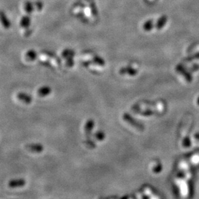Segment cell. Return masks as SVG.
Listing matches in <instances>:
<instances>
[{
  "label": "cell",
  "mask_w": 199,
  "mask_h": 199,
  "mask_svg": "<svg viewBox=\"0 0 199 199\" xmlns=\"http://www.w3.org/2000/svg\"><path fill=\"white\" fill-rule=\"evenodd\" d=\"M17 97L19 101L25 104H29L33 102V97L25 92H19L17 94Z\"/></svg>",
  "instance_id": "6da1fadb"
},
{
  "label": "cell",
  "mask_w": 199,
  "mask_h": 199,
  "mask_svg": "<svg viewBox=\"0 0 199 199\" xmlns=\"http://www.w3.org/2000/svg\"><path fill=\"white\" fill-rule=\"evenodd\" d=\"M25 184H26V181L23 178L13 179V180H11L8 182V186L12 188L23 187Z\"/></svg>",
  "instance_id": "7a4b0ae2"
},
{
  "label": "cell",
  "mask_w": 199,
  "mask_h": 199,
  "mask_svg": "<svg viewBox=\"0 0 199 199\" xmlns=\"http://www.w3.org/2000/svg\"><path fill=\"white\" fill-rule=\"evenodd\" d=\"M27 149L28 150L33 152H36V153H41L43 151L44 148L42 144H28L27 146Z\"/></svg>",
  "instance_id": "3957f363"
},
{
  "label": "cell",
  "mask_w": 199,
  "mask_h": 199,
  "mask_svg": "<svg viewBox=\"0 0 199 199\" xmlns=\"http://www.w3.org/2000/svg\"><path fill=\"white\" fill-rule=\"evenodd\" d=\"M52 92V89L51 87L47 86H43L39 88L38 90V94L40 97H46L49 94H51Z\"/></svg>",
  "instance_id": "277c9868"
},
{
  "label": "cell",
  "mask_w": 199,
  "mask_h": 199,
  "mask_svg": "<svg viewBox=\"0 0 199 199\" xmlns=\"http://www.w3.org/2000/svg\"><path fill=\"white\" fill-rule=\"evenodd\" d=\"M0 21L5 28H9L11 27V22L8 19V17L3 12H0Z\"/></svg>",
  "instance_id": "5b68a950"
},
{
  "label": "cell",
  "mask_w": 199,
  "mask_h": 199,
  "mask_svg": "<svg viewBox=\"0 0 199 199\" xmlns=\"http://www.w3.org/2000/svg\"><path fill=\"white\" fill-rule=\"evenodd\" d=\"M25 57H26V59H27V61H34L35 59H36L37 53L34 51H29L26 53Z\"/></svg>",
  "instance_id": "8992f818"
},
{
  "label": "cell",
  "mask_w": 199,
  "mask_h": 199,
  "mask_svg": "<svg viewBox=\"0 0 199 199\" xmlns=\"http://www.w3.org/2000/svg\"><path fill=\"white\" fill-rule=\"evenodd\" d=\"M20 24H21V26L22 27H24V28L28 27L30 24H31V19H30V17H27V16L23 17L22 19Z\"/></svg>",
  "instance_id": "52a82bcc"
},
{
  "label": "cell",
  "mask_w": 199,
  "mask_h": 199,
  "mask_svg": "<svg viewBox=\"0 0 199 199\" xmlns=\"http://www.w3.org/2000/svg\"><path fill=\"white\" fill-rule=\"evenodd\" d=\"M25 10L27 12H31L33 11V4L31 2H27L25 4Z\"/></svg>",
  "instance_id": "ba28073f"
}]
</instances>
